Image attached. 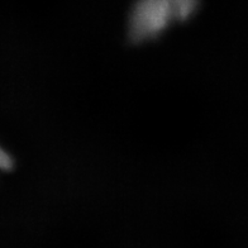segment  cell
<instances>
[{
	"mask_svg": "<svg viewBox=\"0 0 248 248\" xmlns=\"http://www.w3.org/2000/svg\"><path fill=\"white\" fill-rule=\"evenodd\" d=\"M199 0H137L129 16V37L133 42L150 41L175 23L189 19Z\"/></svg>",
	"mask_w": 248,
	"mask_h": 248,
	"instance_id": "1",
	"label": "cell"
},
{
	"mask_svg": "<svg viewBox=\"0 0 248 248\" xmlns=\"http://www.w3.org/2000/svg\"><path fill=\"white\" fill-rule=\"evenodd\" d=\"M13 167V158L0 147V170H10Z\"/></svg>",
	"mask_w": 248,
	"mask_h": 248,
	"instance_id": "2",
	"label": "cell"
}]
</instances>
